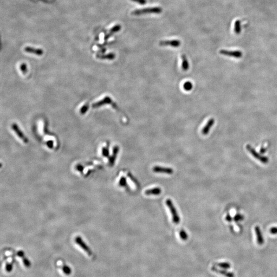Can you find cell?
Wrapping results in <instances>:
<instances>
[{
	"label": "cell",
	"instance_id": "cell-19",
	"mask_svg": "<svg viewBox=\"0 0 277 277\" xmlns=\"http://www.w3.org/2000/svg\"><path fill=\"white\" fill-rule=\"evenodd\" d=\"M61 269H62L63 273L67 275H69L70 273H72L71 268H70L69 266H68V265H67L63 263H62V264L61 263Z\"/></svg>",
	"mask_w": 277,
	"mask_h": 277
},
{
	"label": "cell",
	"instance_id": "cell-26",
	"mask_svg": "<svg viewBox=\"0 0 277 277\" xmlns=\"http://www.w3.org/2000/svg\"><path fill=\"white\" fill-rule=\"evenodd\" d=\"M109 148L108 146L103 147V149H102V155H103L104 157H108L109 154Z\"/></svg>",
	"mask_w": 277,
	"mask_h": 277
},
{
	"label": "cell",
	"instance_id": "cell-9",
	"mask_svg": "<svg viewBox=\"0 0 277 277\" xmlns=\"http://www.w3.org/2000/svg\"><path fill=\"white\" fill-rule=\"evenodd\" d=\"M111 102H112L111 98L109 97H105L101 101L93 104L92 105V106L93 108H98V107H100L102 106H103L104 105L111 104Z\"/></svg>",
	"mask_w": 277,
	"mask_h": 277
},
{
	"label": "cell",
	"instance_id": "cell-7",
	"mask_svg": "<svg viewBox=\"0 0 277 277\" xmlns=\"http://www.w3.org/2000/svg\"><path fill=\"white\" fill-rule=\"evenodd\" d=\"M159 44L160 46H164L173 47H178L181 44L180 41L178 40H164L160 42Z\"/></svg>",
	"mask_w": 277,
	"mask_h": 277
},
{
	"label": "cell",
	"instance_id": "cell-12",
	"mask_svg": "<svg viewBox=\"0 0 277 277\" xmlns=\"http://www.w3.org/2000/svg\"><path fill=\"white\" fill-rule=\"evenodd\" d=\"M24 50L26 52L36 54L37 56H42L43 54V51L41 49L35 48L31 47H26Z\"/></svg>",
	"mask_w": 277,
	"mask_h": 277
},
{
	"label": "cell",
	"instance_id": "cell-24",
	"mask_svg": "<svg viewBox=\"0 0 277 277\" xmlns=\"http://www.w3.org/2000/svg\"><path fill=\"white\" fill-rule=\"evenodd\" d=\"M119 185L121 187H126L127 186V181L126 179L124 176H122L120 179V181L119 182Z\"/></svg>",
	"mask_w": 277,
	"mask_h": 277
},
{
	"label": "cell",
	"instance_id": "cell-30",
	"mask_svg": "<svg viewBox=\"0 0 277 277\" xmlns=\"http://www.w3.org/2000/svg\"><path fill=\"white\" fill-rule=\"evenodd\" d=\"M132 1L136 2L138 4H141V5H144L146 3L147 1L146 0H132Z\"/></svg>",
	"mask_w": 277,
	"mask_h": 277
},
{
	"label": "cell",
	"instance_id": "cell-13",
	"mask_svg": "<svg viewBox=\"0 0 277 277\" xmlns=\"http://www.w3.org/2000/svg\"><path fill=\"white\" fill-rule=\"evenodd\" d=\"M214 123H215V120L213 119H210L208 121L207 124H206L205 126L204 127V128L202 130V133L204 135H206L207 134H208L209 130L211 129V127L213 126Z\"/></svg>",
	"mask_w": 277,
	"mask_h": 277
},
{
	"label": "cell",
	"instance_id": "cell-23",
	"mask_svg": "<svg viewBox=\"0 0 277 277\" xmlns=\"http://www.w3.org/2000/svg\"><path fill=\"white\" fill-rule=\"evenodd\" d=\"M215 269V270H217V272H218L219 273L222 274V275H225V276H226V277H234L233 273H228V272H226V271H224V270H219V269Z\"/></svg>",
	"mask_w": 277,
	"mask_h": 277
},
{
	"label": "cell",
	"instance_id": "cell-2",
	"mask_svg": "<svg viewBox=\"0 0 277 277\" xmlns=\"http://www.w3.org/2000/svg\"><path fill=\"white\" fill-rule=\"evenodd\" d=\"M166 204L170 210L174 223H175L176 224H178L180 222V218L173 202L170 199H167L166 200Z\"/></svg>",
	"mask_w": 277,
	"mask_h": 277
},
{
	"label": "cell",
	"instance_id": "cell-21",
	"mask_svg": "<svg viewBox=\"0 0 277 277\" xmlns=\"http://www.w3.org/2000/svg\"><path fill=\"white\" fill-rule=\"evenodd\" d=\"M183 87L185 91H190L193 88V85L191 82L186 81L183 84Z\"/></svg>",
	"mask_w": 277,
	"mask_h": 277
},
{
	"label": "cell",
	"instance_id": "cell-16",
	"mask_svg": "<svg viewBox=\"0 0 277 277\" xmlns=\"http://www.w3.org/2000/svg\"><path fill=\"white\" fill-rule=\"evenodd\" d=\"M17 256H19L20 258H22V259L23 262L24 264L25 265L26 268H30V266H31V263H30V261L26 257L25 254H24L23 251L21 250V251L17 252Z\"/></svg>",
	"mask_w": 277,
	"mask_h": 277
},
{
	"label": "cell",
	"instance_id": "cell-4",
	"mask_svg": "<svg viewBox=\"0 0 277 277\" xmlns=\"http://www.w3.org/2000/svg\"><path fill=\"white\" fill-rule=\"evenodd\" d=\"M75 242L89 256H91L93 255V252L91 251V249L89 248L87 244H86L85 242L83 240V239L81 238V237L79 236H77L76 239H75Z\"/></svg>",
	"mask_w": 277,
	"mask_h": 277
},
{
	"label": "cell",
	"instance_id": "cell-20",
	"mask_svg": "<svg viewBox=\"0 0 277 277\" xmlns=\"http://www.w3.org/2000/svg\"><path fill=\"white\" fill-rule=\"evenodd\" d=\"M234 30L235 33L238 35L240 34L241 31V22L240 20H236L234 23Z\"/></svg>",
	"mask_w": 277,
	"mask_h": 277
},
{
	"label": "cell",
	"instance_id": "cell-25",
	"mask_svg": "<svg viewBox=\"0 0 277 277\" xmlns=\"http://www.w3.org/2000/svg\"><path fill=\"white\" fill-rule=\"evenodd\" d=\"M220 268H223L224 269H229L231 268V265L227 262H222L218 264Z\"/></svg>",
	"mask_w": 277,
	"mask_h": 277
},
{
	"label": "cell",
	"instance_id": "cell-5",
	"mask_svg": "<svg viewBox=\"0 0 277 277\" xmlns=\"http://www.w3.org/2000/svg\"><path fill=\"white\" fill-rule=\"evenodd\" d=\"M153 172L159 174H172L174 173V169L167 167L155 166L153 167Z\"/></svg>",
	"mask_w": 277,
	"mask_h": 277
},
{
	"label": "cell",
	"instance_id": "cell-15",
	"mask_svg": "<svg viewBox=\"0 0 277 277\" xmlns=\"http://www.w3.org/2000/svg\"><path fill=\"white\" fill-rule=\"evenodd\" d=\"M162 192V189L160 187H155V188H151L150 189L146 190L145 192V194L147 196H150V195H153V196H158L160 195Z\"/></svg>",
	"mask_w": 277,
	"mask_h": 277
},
{
	"label": "cell",
	"instance_id": "cell-18",
	"mask_svg": "<svg viewBox=\"0 0 277 277\" xmlns=\"http://www.w3.org/2000/svg\"><path fill=\"white\" fill-rule=\"evenodd\" d=\"M98 58L101 59H107V60H114L116 55L113 53H109L108 54H104V55H98L97 56Z\"/></svg>",
	"mask_w": 277,
	"mask_h": 277
},
{
	"label": "cell",
	"instance_id": "cell-8",
	"mask_svg": "<svg viewBox=\"0 0 277 277\" xmlns=\"http://www.w3.org/2000/svg\"><path fill=\"white\" fill-rule=\"evenodd\" d=\"M220 53L221 54L227 56H233L236 58H240L242 56V54L240 51H229L226 50H221L220 51Z\"/></svg>",
	"mask_w": 277,
	"mask_h": 277
},
{
	"label": "cell",
	"instance_id": "cell-14",
	"mask_svg": "<svg viewBox=\"0 0 277 277\" xmlns=\"http://www.w3.org/2000/svg\"><path fill=\"white\" fill-rule=\"evenodd\" d=\"M121 29V26L120 25L117 24L116 25L114 26V27H112V28L109 30L108 33H107L106 35H105L104 38L105 40H106L108 39L109 37H111V35H112L114 33H116V32H118L119 31H120Z\"/></svg>",
	"mask_w": 277,
	"mask_h": 277
},
{
	"label": "cell",
	"instance_id": "cell-11",
	"mask_svg": "<svg viewBox=\"0 0 277 277\" xmlns=\"http://www.w3.org/2000/svg\"><path fill=\"white\" fill-rule=\"evenodd\" d=\"M255 230L256 237H257V241L258 244L259 245H260L263 244L264 240L263 236H262V234L260 227L258 226L255 227Z\"/></svg>",
	"mask_w": 277,
	"mask_h": 277
},
{
	"label": "cell",
	"instance_id": "cell-17",
	"mask_svg": "<svg viewBox=\"0 0 277 277\" xmlns=\"http://www.w3.org/2000/svg\"><path fill=\"white\" fill-rule=\"evenodd\" d=\"M182 68L184 71H187L189 68V64L188 60L185 55H183L182 56Z\"/></svg>",
	"mask_w": 277,
	"mask_h": 277
},
{
	"label": "cell",
	"instance_id": "cell-27",
	"mask_svg": "<svg viewBox=\"0 0 277 277\" xmlns=\"http://www.w3.org/2000/svg\"><path fill=\"white\" fill-rule=\"evenodd\" d=\"M88 108H89L88 105L86 104L85 105H84L81 108V109H80V113H81V114H85L87 112Z\"/></svg>",
	"mask_w": 277,
	"mask_h": 277
},
{
	"label": "cell",
	"instance_id": "cell-31",
	"mask_svg": "<svg viewBox=\"0 0 277 277\" xmlns=\"http://www.w3.org/2000/svg\"><path fill=\"white\" fill-rule=\"evenodd\" d=\"M269 232L271 233V234H277V227H273L270 229Z\"/></svg>",
	"mask_w": 277,
	"mask_h": 277
},
{
	"label": "cell",
	"instance_id": "cell-32",
	"mask_svg": "<svg viewBox=\"0 0 277 277\" xmlns=\"http://www.w3.org/2000/svg\"><path fill=\"white\" fill-rule=\"evenodd\" d=\"M47 145L48 146V147L52 148L53 147V142L51 141H49L47 142Z\"/></svg>",
	"mask_w": 277,
	"mask_h": 277
},
{
	"label": "cell",
	"instance_id": "cell-29",
	"mask_svg": "<svg viewBox=\"0 0 277 277\" xmlns=\"http://www.w3.org/2000/svg\"><path fill=\"white\" fill-rule=\"evenodd\" d=\"M20 69L21 70L22 72H23L24 74H25L27 71V65L25 63H23L20 66Z\"/></svg>",
	"mask_w": 277,
	"mask_h": 277
},
{
	"label": "cell",
	"instance_id": "cell-22",
	"mask_svg": "<svg viewBox=\"0 0 277 277\" xmlns=\"http://www.w3.org/2000/svg\"><path fill=\"white\" fill-rule=\"evenodd\" d=\"M179 236L182 240L186 241L188 239V234L183 229H181L179 231Z\"/></svg>",
	"mask_w": 277,
	"mask_h": 277
},
{
	"label": "cell",
	"instance_id": "cell-6",
	"mask_svg": "<svg viewBox=\"0 0 277 277\" xmlns=\"http://www.w3.org/2000/svg\"><path fill=\"white\" fill-rule=\"evenodd\" d=\"M12 129L14 130V132H15V133L17 135V136H18L24 143H27L28 142V140L27 139V137L24 135L23 133L22 132L21 130H20L19 127L18 126L17 124H16V123H14V124H12Z\"/></svg>",
	"mask_w": 277,
	"mask_h": 277
},
{
	"label": "cell",
	"instance_id": "cell-28",
	"mask_svg": "<svg viewBox=\"0 0 277 277\" xmlns=\"http://www.w3.org/2000/svg\"><path fill=\"white\" fill-rule=\"evenodd\" d=\"M13 264L14 263H7L6 264V270L7 272H11L12 269H13Z\"/></svg>",
	"mask_w": 277,
	"mask_h": 277
},
{
	"label": "cell",
	"instance_id": "cell-10",
	"mask_svg": "<svg viewBox=\"0 0 277 277\" xmlns=\"http://www.w3.org/2000/svg\"><path fill=\"white\" fill-rule=\"evenodd\" d=\"M119 150H120V148L118 146H116L114 147L113 154L110 158L109 161V164L111 166H113L114 165Z\"/></svg>",
	"mask_w": 277,
	"mask_h": 277
},
{
	"label": "cell",
	"instance_id": "cell-1",
	"mask_svg": "<svg viewBox=\"0 0 277 277\" xmlns=\"http://www.w3.org/2000/svg\"><path fill=\"white\" fill-rule=\"evenodd\" d=\"M162 12V9L159 7H149V8H143L141 9H137L134 10L132 12V14L134 15H141L148 14H161Z\"/></svg>",
	"mask_w": 277,
	"mask_h": 277
},
{
	"label": "cell",
	"instance_id": "cell-3",
	"mask_svg": "<svg viewBox=\"0 0 277 277\" xmlns=\"http://www.w3.org/2000/svg\"><path fill=\"white\" fill-rule=\"evenodd\" d=\"M246 148L247 149V150L252 154V155L254 158H255L256 159H257L258 161H260L262 163H264V164L268 162V158L260 155V154L258 153L251 146L249 145H247Z\"/></svg>",
	"mask_w": 277,
	"mask_h": 277
}]
</instances>
